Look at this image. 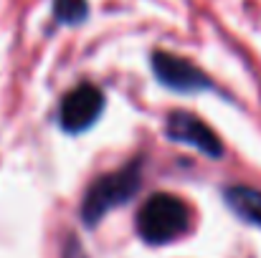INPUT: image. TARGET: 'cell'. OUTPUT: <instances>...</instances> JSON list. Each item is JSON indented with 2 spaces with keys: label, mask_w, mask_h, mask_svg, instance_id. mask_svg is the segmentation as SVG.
Listing matches in <instances>:
<instances>
[{
  "label": "cell",
  "mask_w": 261,
  "mask_h": 258,
  "mask_svg": "<svg viewBox=\"0 0 261 258\" xmlns=\"http://www.w3.org/2000/svg\"><path fill=\"white\" fill-rule=\"evenodd\" d=\"M64 258H87V256H84L82 246H79L76 241H71V243L66 246V253H64Z\"/></svg>",
  "instance_id": "8"
},
{
  "label": "cell",
  "mask_w": 261,
  "mask_h": 258,
  "mask_svg": "<svg viewBox=\"0 0 261 258\" xmlns=\"http://www.w3.org/2000/svg\"><path fill=\"white\" fill-rule=\"evenodd\" d=\"M54 13L61 23H82L89 13L87 0H54Z\"/></svg>",
  "instance_id": "7"
},
{
  "label": "cell",
  "mask_w": 261,
  "mask_h": 258,
  "mask_svg": "<svg viewBox=\"0 0 261 258\" xmlns=\"http://www.w3.org/2000/svg\"><path fill=\"white\" fill-rule=\"evenodd\" d=\"M168 137L175 139V142L195 147L198 152H203L211 160H218L223 155V147H221L218 137L213 134V129L205 122H200L193 114H188V111L170 114V119H168Z\"/></svg>",
  "instance_id": "4"
},
{
  "label": "cell",
  "mask_w": 261,
  "mask_h": 258,
  "mask_svg": "<svg viewBox=\"0 0 261 258\" xmlns=\"http://www.w3.org/2000/svg\"><path fill=\"white\" fill-rule=\"evenodd\" d=\"M152 69H155V76L158 81L177 91H200V89H211L208 76L193 66L190 61L173 56V53H165V51H158L152 56Z\"/></svg>",
  "instance_id": "5"
},
{
  "label": "cell",
  "mask_w": 261,
  "mask_h": 258,
  "mask_svg": "<svg viewBox=\"0 0 261 258\" xmlns=\"http://www.w3.org/2000/svg\"><path fill=\"white\" fill-rule=\"evenodd\" d=\"M190 225V208L173 192H158L145 200L137 213V233L152 246L177 241Z\"/></svg>",
  "instance_id": "1"
},
{
  "label": "cell",
  "mask_w": 261,
  "mask_h": 258,
  "mask_svg": "<svg viewBox=\"0 0 261 258\" xmlns=\"http://www.w3.org/2000/svg\"><path fill=\"white\" fill-rule=\"evenodd\" d=\"M104 109V94L101 89L94 84H79L71 89L64 99H61V109H59V124L76 134V132H87L89 127L99 119Z\"/></svg>",
  "instance_id": "3"
},
{
  "label": "cell",
  "mask_w": 261,
  "mask_h": 258,
  "mask_svg": "<svg viewBox=\"0 0 261 258\" xmlns=\"http://www.w3.org/2000/svg\"><path fill=\"white\" fill-rule=\"evenodd\" d=\"M226 203L231 205L233 213L246 218L249 223L261 228V192L246 185H233L226 190Z\"/></svg>",
  "instance_id": "6"
},
{
  "label": "cell",
  "mask_w": 261,
  "mask_h": 258,
  "mask_svg": "<svg viewBox=\"0 0 261 258\" xmlns=\"http://www.w3.org/2000/svg\"><path fill=\"white\" fill-rule=\"evenodd\" d=\"M140 185H142V175H140V165L137 162L99 177L89 187L87 197H84V205H82L84 223L87 225L99 223L109 210H114L117 205H124L140 190Z\"/></svg>",
  "instance_id": "2"
}]
</instances>
